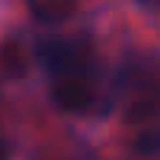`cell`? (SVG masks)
Instances as JSON below:
<instances>
[{
    "label": "cell",
    "mask_w": 160,
    "mask_h": 160,
    "mask_svg": "<svg viewBox=\"0 0 160 160\" xmlns=\"http://www.w3.org/2000/svg\"><path fill=\"white\" fill-rule=\"evenodd\" d=\"M0 160H8V146H6L3 138H0Z\"/></svg>",
    "instance_id": "277c9868"
},
{
    "label": "cell",
    "mask_w": 160,
    "mask_h": 160,
    "mask_svg": "<svg viewBox=\"0 0 160 160\" xmlns=\"http://www.w3.org/2000/svg\"><path fill=\"white\" fill-rule=\"evenodd\" d=\"M79 8V0H28V11L42 22H62Z\"/></svg>",
    "instance_id": "7a4b0ae2"
},
{
    "label": "cell",
    "mask_w": 160,
    "mask_h": 160,
    "mask_svg": "<svg viewBox=\"0 0 160 160\" xmlns=\"http://www.w3.org/2000/svg\"><path fill=\"white\" fill-rule=\"evenodd\" d=\"M51 96L56 101V107L68 110V112H87L96 107L98 98V84H96V70L90 56L82 62H73L68 68L53 70V84H51Z\"/></svg>",
    "instance_id": "6da1fadb"
},
{
    "label": "cell",
    "mask_w": 160,
    "mask_h": 160,
    "mask_svg": "<svg viewBox=\"0 0 160 160\" xmlns=\"http://www.w3.org/2000/svg\"><path fill=\"white\" fill-rule=\"evenodd\" d=\"M0 70L6 76H22L25 73V53L17 42H6L0 48Z\"/></svg>",
    "instance_id": "3957f363"
}]
</instances>
